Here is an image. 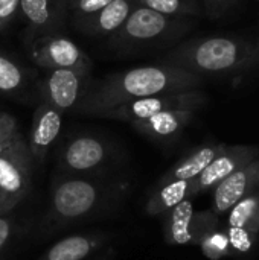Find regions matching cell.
<instances>
[{
	"label": "cell",
	"mask_w": 259,
	"mask_h": 260,
	"mask_svg": "<svg viewBox=\"0 0 259 260\" xmlns=\"http://www.w3.org/2000/svg\"><path fill=\"white\" fill-rule=\"evenodd\" d=\"M194 216L192 203L183 200L176 207L171 209L169 221H168V239L174 244L185 245L191 242V222Z\"/></svg>",
	"instance_id": "16"
},
{
	"label": "cell",
	"mask_w": 259,
	"mask_h": 260,
	"mask_svg": "<svg viewBox=\"0 0 259 260\" xmlns=\"http://www.w3.org/2000/svg\"><path fill=\"white\" fill-rule=\"evenodd\" d=\"M18 133L17 119L8 113H0V142L15 136Z\"/></svg>",
	"instance_id": "27"
},
{
	"label": "cell",
	"mask_w": 259,
	"mask_h": 260,
	"mask_svg": "<svg viewBox=\"0 0 259 260\" xmlns=\"http://www.w3.org/2000/svg\"><path fill=\"white\" fill-rule=\"evenodd\" d=\"M31 58L38 67L46 70L67 69L84 76H89L92 70V61L81 47L58 34L34 40L31 46Z\"/></svg>",
	"instance_id": "7"
},
{
	"label": "cell",
	"mask_w": 259,
	"mask_h": 260,
	"mask_svg": "<svg viewBox=\"0 0 259 260\" xmlns=\"http://www.w3.org/2000/svg\"><path fill=\"white\" fill-rule=\"evenodd\" d=\"M202 82L200 75L169 64L134 67L107 75L101 81L87 85L75 110L99 117L118 105L148 96L186 91Z\"/></svg>",
	"instance_id": "1"
},
{
	"label": "cell",
	"mask_w": 259,
	"mask_h": 260,
	"mask_svg": "<svg viewBox=\"0 0 259 260\" xmlns=\"http://www.w3.org/2000/svg\"><path fill=\"white\" fill-rule=\"evenodd\" d=\"M226 247H227V238H224L223 235H214L203 244V250L206 251V254L211 250H214L215 251L214 256H218V253H223L226 250Z\"/></svg>",
	"instance_id": "29"
},
{
	"label": "cell",
	"mask_w": 259,
	"mask_h": 260,
	"mask_svg": "<svg viewBox=\"0 0 259 260\" xmlns=\"http://www.w3.org/2000/svg\"><path fill=\"white\" fill-rule=\"evenodd\" d=\"M200 101H202V96L191 90L165 93V94L148 96V98H142V99H136V101L127 102V104L118 105V107L102 113L99 117L133 123L137 120L148 119L162 111L191 110L197 104H200Z\"/></svg>",
	"instance_id": "8"
},
{
	"label": "cell",
	"mask_w": 259,
	"mask_h": 260,
	"mask_svg": "<svg viewBox=\"0 0 259 260\" xmlns=\"http://www.w3.org/2000/svg\"><path fill=\"white\" fill-rule=\"evenodd\" d=\"M134 6V0H113L76 27L92 37H110L125 23Z\"/></svg>",
	"instance_id": "12"
},
{
	"label": "cell",
	"mask_w": 259,
	"mask_h": 260,
	"mask_svg": "<svg viewBox=\"0 0 259 260\" xmlns=\"http://www.w3.org/2000/svg\"><path fill=\"white\" fill-rule=\"evenodd\" d=\"M214 160H215V151L211 148H203L197 151L195 154H192L185 161L179 163L169 174H166L163 177V184L176 181V180H194Z\"/></svg>",
	"instance_id": "18"
},
{
	"label": "cell",
	"mask_w": 259,
	"mask_h": 260,
	"mask_svg": "<svg viewBox=\"0 0 259 260\" xmlns=\"http://www.w3.org/2000/svg\"><path fill=\"white\" fill-rule=\"evenodd\" d=\"M136 5L150 8L169 17H197L202 15V8L197 0H134Z\"/></svg>",
	"instance_id": "20"
},
{
	"label": "cell",
	"mask_w": 259,
	"mask_h": 260,
	"mask_svg": "<svg viewBox=\"0 0 259 260\" xmlns=\"http://www.w3.org/2000/svg\"><path fill=\"white\" fill-rule=\"evenodd\" d=\"M128 184L105 181L99 175H56L50 186V218L67 225L99 213L121 198Z\"/></svg>",
	"instance_id": "3"
},
{
	"label": "cell",
	"mask_w": 259,
	"mask_h": 260,
	"mask_svg": "<svg viewBox=\"0 0 259 260\" xmlns=\"http://www.w3.org/2000/svg\"><path fill=\"white\" fill-rule=\"evenodd\" d=\"M113 149L101 137L81 134L64 142L56 152L63 175H98L111 160Z\"/></svg>",
	"instance_id": "6"
},
{
	"label": "cell",
	"mask_w": 259,
	"mask_h": 260,
	"mask_svg": "<svg viewBox=\"0 0 259 260\" xmlns=\"http://www.w3.org/2000/svg\"><path fill=\"white\" fill-rule=\"evenodd\" d=\"M20 14V0H0V32Z\"/></svg>",
	"instance_id": "24"
},
{
	"label": "cell",
	"mask_w": 259,
	"mask_h": 260,
	"mask_svg": "<svg viewBox=\"0 0 259 260\" xmlns=\"http://www.w3.org/2000/svg\"><path fill=\"white\" fill-rule=\"evenodd\" d=\"M191 189V180H176L163 184L147 203V213L157 215L182 203Z\"/></svg>",
	"instance_id": "15"
},
{
	"label": "cell",
	"mask_w": 259,
	"mask_h": 260,
	"mask_svg": "<svg viewBox=\"0 0 259 260\" xmlns=\"http://www.w3.org/2000/svg\"><path fill=\"white\" fill-rule=\"evenodd\" d=\"M192 26L194 23L188 17H169L136 5L125 23L108 37V44L121 52L137 50L179 38Z\"/></svg>",
	"instance_id": "4"
},
{
	"label": "cell",
	"mask_w": 259,
	"mask_h": 260,
	"mask_svg": "<svg viewBox=\"0 0 259 260\" xmlns=\"http://www.w3.org/2000/svg\"><path fill=\"white\" fill-rule=\"evenodd\" d=\"M14 230V219L6 215H0V253L6 247L8 241L12 236Z\"/></svg>",
	"instance_id": "28"
},
{
	"label": "cell",
	"mask_w": 259,
	"mask_h": 260,
	"mask_svg": "<svg viewBox=\"0 0 259 260\" xmlns=\"http://www.w3.org/2000/svg\"><path fill=\"white\" fill-rule=\"evenodd\" d=\"M89 76L67 69L47 70L41 84V101L47 102L63 114L76 108L85 88Z\"/></svg>",
	"instance_id": "9"
},
{
	"label": "cell",
	"mask_w": 259,
	"mask_h": 260,
	"mask_svg": "<svg viewBox=\"0 0 259 260\" xmlns=\"http://www.w3.org/2000/svg\"><path fill=\"white\" fill-rule=\"evenodd\" d=\"M191 117V110H169L157 113L148 119L130 123L136 131L153 139H166L177 134Z\"/></svg>",
	"instance_id": "13"
},
{
	"label": "cell",
	"mask_w": 259,
	"mask_h": 260,
	"mask_svg": "<svg viewBox=\"0 0 259 260\" xmlns=\"http://www.w3.org/2000/svg\"><path fill=\"white\" fill-rule=\"evenodd\" d=\"M18 134H20V133H17L15 136H12V137L6 139V140H3V142H0V155L5 152V149H8V148H9V146H11V145L15 142V139L18 137Z\"/></svg>",
	"instance_id": "30"
},
{
	"label": "cell",
	"mask_w": 259,
	"mask_h": 260,
	"mask_svg": "<svg viewBox=\"0 0 259 260\" xmlns=\"http://www.w3.org/2000/svg\"><path fill=\"white\" fill-rule=\"evenodd\" d=\"M110 2L113 0H67V15H70L73 24L78 26L105 8Z\"/></svg>",
	"instance_id": "22"
},
{
	"label": "cell",
	"mask_w": 259,
	"mask_h": 260,
	"mask_svg": "<svg viewBox=\"0 0 259 260\" xmlns=\"http://www.w3.org/2000/svg\"><path fill=\"white\" fill-rule=\"evenodd\" d=\"M63 125V113L41 101L32 116L27 148L35 163H43L52 145L56 142Z\"/></svg>",
	"instance_id": "11"
},
{
	"label": "cell",
	"mask_w": 259,
	"mask_h": 260,
	"mask_svg": "<svg viewBox=\"0 0 259 260\" xmlns=\"http://www.w3.org/2000/svg\"><path fill=\"white\" fill-rule=\"evenodd\" d=\"M165 64L203 73H240L259 66V38L206 37L179 44L166 53Z\"/></svg>",
	"instance_id": "2"
},
{
	"label": "cell",
	"mask_w": 259,
	"mask_h": 260,
	"mask_svg": "<svg viewBox=\"0 0 259 260\" xmlns=\"http://www.w3.org/2000/svg\"><path fill=\"white\" fill-rule=\"evenodd\" d=\"M32 157L26 139L15 142L0 155V215H8L31 190Z\"/></svg>",
	"instance_id": "5"
},
{
	"label": "cell",
	"mask_w": 259,
	"mask_h": 260,
	"mask_svg": "<svg viewBox=\"0 0 259 260\" xmlns=\"http://www.w3.org/2000/svg\"><path fill=\"white\" fill-rule=\"evenodd\" d=\"M255 206H256V201L252 200V198L243 200V201L237 203L235 207H234V210H232V213H231V218H229L231 225L232 227H244L246 222L253 215Z\"/></svg>",
	"instance_id": "23"
},
{
	"label": "cell",
	"mask_w": 259,
	"mask_h": 260,
	"mask_svg": "<svg viewBox=\"0 0 259 260\" xmlns=\"http://www.w3.org/2000/svg\"><path fill=\"white\" fill-rule=\"evenodd\" d=\"M246 190V175L243 172L226 177L215 192V206L218 212H226L243 198Z\"/></svg>",
	"instance_id": "19"
},
{
	"label": "cell",
	"mask_w": 259,
	"mask_h": 260,
	"mask_svg": "<svg viewBox=\"0 0 259 260\" xmlns=\"http://www.w3.org/2000/svg\"><path fill=\"white\" fill-rule=\"evenodd\" d=\"M27 87L24 69L9 55L0 50V94L15 96Z\"/></svg>",
	"instance_id": "17"
},
{
	"label": "cell",
	"mask_w": 259,
	"mask_h": 260,
	"mask_svg": "<svg viewBox=\"0 0 259 260\" xmlns=\"http://www.w3.org/2000/svg\"><path fill=\"white\" fill-rule=\"evenodd\" d=\"M102 244L101 236L75 235L58 241L37 260H84Z\"/></svg>",
	"instance_id": "14"
},
{
	"label": "cell",
	"mask_w": 259,
	"mask_h": 260,
	"mask_svg": "<svg viewBox=\"0 0 259 260\" xmlns=\"http://www.w3.org/2000/svg\"><path fill=\"white\" fill-rule=\"evenodd\" d=\"M20 14L34 41L58 34L67 20V0H20Z\"/></svg>",
	"instance_id": "10"
},
{
	"label": "cell",
	"mask_w": 259,
	"mask_h": 260,
	"mask_svg": "<svg viewBox=\"0 0 259 260\" xmlns=\"http://www.w3.org/2000/svg\"><path fill=\"white\" fill-rule=\"evenodd\" d=\"M229 242L234 248L238 251H249L252 247V241L247 235V232L243 227H232L229 232Z\"/></svg>",
	"instance_id": "26"
},
{
	"label": "cell",
	"mask_w": 259,
	"mask_h": 260,
	"mask_svg": "<svg viewBox=\"0 0 259 260\" xmlns=\"http://www.w3.org/2000/svg\"><path fill=\"white\" fill-rule=\"evenodd\" d=\"M238 0H203L205 12L209 18L215 20L223 17Z\"/></svg>",
	"instance_id": "25"
},
{
	"label": "cell",
	"mask_w": 259,
	"mask_h": 260,
	"mask_svg": "<svg viewBox=\"0 0 259 260\" xmlns=\"http://www.w3.org/2000/svg\"><path fill=\"white\" fill-rule=\"evenodd\" d=\"M234 171V163L227 157H220L211 161L206 169L198 175V184L202 187H211L218 181H223Z\"/></svg>",
	"instance_id": "21"
}]
</instances>
